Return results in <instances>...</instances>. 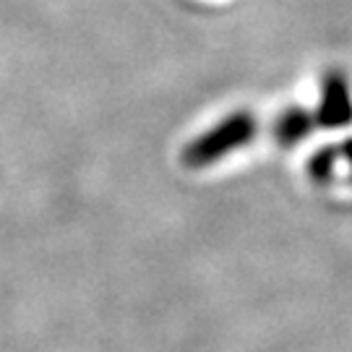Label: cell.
<instances>
[{"mask_svg":"<svg viewBox=\"0 0 352 352\" xmlns=\"http://www.w3.org/2000/svg\"><path fill=\"white\" fill-rule=\"evenodd\" d=\"M256 133V120L251 113H235L219 120L214 128L193 139L183 151V162L188 167H206V164L222 160L235 149L245 146Z\"/></svg>","mask_w":352,"mask_h":352,"instance_id":"6da1fadb","label":"cell"},{"mask_svg":"<svg viewBox=\"0 0 352 352\" xmlns=\"http://www.w3.org/2000/svg\"><path fill=\"white\" fill-rule=\"evenodd\" d=\"M311 128H314V118L305 113V110L295 107V110H287V113L279 118L274 133H277V141L282 146H292V144H298L300 139H305L311 133Z\"/></svg>","mask_w":352,"mask_h":352,"instance_id":"277c9868","label":"cell"},{"mask_svg":"<svg viewBox=\"0 0 352 352\" xmlns=\"http://www.w3.org/2000/svg\"><path fill=\"white\" fill-rule=\"evenodd\" d=\"M316 120L321 128H344L352 123V91L347 78L340 71L324 76L321 104H318Z\"/></svg>","mask_w":352,"mask_h":352,"instance_id":"7a4b0ae2","label":"cell"},{"mask_svg":"<svg viewBox=\"0 0 352 352\" xmlns=\"http://www.w3.org/2000/svg\"><path fill=\"white\" fill-rule=\"evenodd\" d=\"M337 167H344L347 177L352 180V141H344V144L334 146V149L318 151L311 160V175L316 180H331Z\"/></svg>","mask_w":352,"mask_h":352,"instance_id":"3957f363","label":"cell"}]
</instances>
